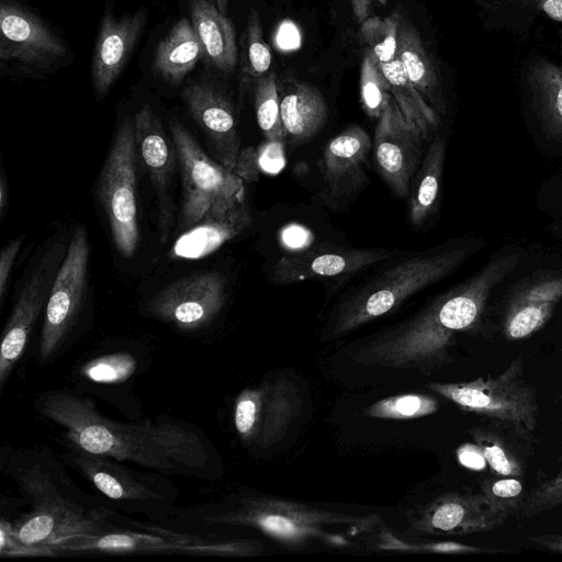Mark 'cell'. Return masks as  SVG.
Listing matches in <instances>:
<instances>
[{
    "label": "cell",
    "instance_id": "obj_1",
    "mask_svg": "<svg viewBox=\"0 0 562 562\" xmlns=\"http://www.w3.org/2000/svg\"><path fill=\"white\" fill-rule=\"evenodd\" d=\"M34 407L64 429L68 445L167 476L212 477L213 448L191 423L169 416L142 423L110 419L90 398L68 390L43 392Z\"/></svg>",
    "mask_w": 562,
    "mask_h": 562
},
{
    "label": "cell",
    "instance_id": "obj_2",
    "mask_svg": "<svg viewBox=\"0 0 562 562\" xmlns=\"http://www.w3.org/2000/svg\"><path fill=\"white\" fill-rule=\"evenodd\" d=\"M0 463L29 505V512L12 522L21 542L52 557L59 543L113 526L110 508L82 493L49 447H3Z\"/></svg>",
    "mask_w": 562,
    "mask_h": 562
},
{
    "label": "cell",
    "instance_id": "obj_3",
    "mask_svg": "<svg viewBox=\"0 0 562 562\" xmlns=\"http://www.w3.org/2000/svg\"><path fill=\"white\" fill-rule=\"evenodd\" d=\"M518 262V252L494 258L470 279L374 338L359 356L383 367L432 370L446 360L456 336L480 323L490 295Z\"/></svg>",
    "mask_w": 562,
    "mask_h": 562
},
{
    "label": "cell",
    "instance_id": "obj_4",
    "mask_svg": "<svg viewBox=\"0 0 562 562\" xmlns=\"http://www.w3.org/2000/svg\"><path fill=\"white\" fill-rule=\"evenodd\" d=\"M472 251L469 246H439L396 257L390 267L340 301L329 323L330 336L349 333L394 311L415 293L453 273Z\"/></svg>",
    "mask_w": 562,
    "mask_h": 562
},
{
    "label": "cell",
    "instance_id": "obj_5",
    "mask_svg": "<svg viewBox=\"0 0 562 562\" xmlns=\"http://www.w3.org/2000/svg\"><path fill=\"white\" fill-rule=\"evenodd\" d=\"M196 519L203 527L247 526L286 544L312 540L346 544L350 536L373 528L378 516H357L327 512L272 497L249 496L226 507L202 506Z\"/></svg>",
    "mask_w": 562,
    "mask_h": 562
},
{
    "label": "cell",
    "instance_id": "obj_6",
    "mask_svg": "<svg viewBox=\"0 0 562 562\" xmlns=\"http://www.w3.org/2000/svg\"><path fill=\"white\" fill-rule=\"evenodd\" d=\"M60 460L78 472L115 508L162 519L176 513L179 490L167 475L133 469L108 457L66 443Z\"/></svg>",
    "mask_w": 562,
    "mask_h": 562
},
{
    "label": "cell",
    "instance_id": "obj_7",
    "mask_svg": "<svg viewBox=\"0 0 562 562\" xmlns=\"http://www.w3.org/2000/svg\"><path fill=\"white\" fill-rule=\"evenodd\" d=\"M170 135L182 178L181 231L210 214L225 213L245 203L244 180L239 176L212 160L180 122H170Z\"/></svg>",
    "mask_w": 562,
    "mask_h": 562
},
{
    "label": "cell",
    "instance_id": "obj_8",
    "mask_svg": "<svg viewBox=\"0 0 562 562\" xmlns=\"http://www.w3.org/2000/svg\"><path fill=\"white\" fill-rule=\"evenodd\" d=\"M428 387L464 412L510 425L525 435L537 429V393L524 376L520 357L497 376H479L459 383H430Z\"/></svg>",
    "mask_w": 562,
    "mask_h": 562
},
{
    "label": "cell",
    "instance_id": "obj_9",
    "mask_svg": "<svg viewBox=\"0 0 562 562\" xmlns=\"http://www.w3.org/2000/svg\"><path fill=\"white\" fill-rule=\"evenodd\" d=\"M133 528L115 524L91 536L78 537L56 546L57 553H184L201 555H246L256 551L248 540L213 541L166 528L128 520Z\"/></svg>",
    "mask_w": 562,
    "mask_h": 562
},
{
    "label": "cell",
    "instance_id": "obj_10",
    "mask_svg": "<svg viewBox=\"0 0 562 562\" xmlns=\"http://www.w3.org/2000/svg\"><path fill=\"white\" fill-rule=\"evenodd\" d=\"M136 147L134 122L126 117L113 138L98 181V195L113 244L125 258L134 256L139 239Z\"/></svg>",
    "mask_w": 562,
    "mask_h": 562
},
{
    "label": "cell",
    "instance_id": "obj_11",
    "mask_svg": "<svg viewBox=\"0 0 562 562\" xmlns=\"http://www.w3.org/2000/svg\"><path fill=\"white\" fill-rule=\"evenodd\" d=\"M66 43L22 5L0 3V61L15 72L37 76L54 71L68 58Z\"/></svg>",
    "mask_w": 562,
    "mask_h": 562
},
{
    "label": "cell",
    "instance_id": "obj_12",
    "mask_svg": "<svg viewBox=\"0 0 562 562\" xmlns=\"http://www.w3.org/2000/svg\"><path fill=\"white\" fill-rule=\"evenodd\" d=\"M89 241L86 228L77 226L57 270L45 307L40 358L56 355L72 328L87 289Z\"/></svg>",
    "mask_w": 562,
    "mask_h": 562
},
{
    "label": "cell",
    "instance_id": "obj_13",
    "mask_svg": "<svg viewBox=\"0 0 562 562\" xmlns=\"http://www.w3.org/2000/svg\"><path fill=\"white\" fill-rule=\"evenodd\" d=\"M226 280L218 271L182 277L159 290L146 304L148 315L183 331L209 325L222 310Z\"/></svg>",
    "mask_w": 562,
    "mask_h": 562
},
{
    "label": "cell",
    "instance_id": "obj_14",
    "mask_svg": "<svg viewBox=\"0 0 562 562\" xmlns=\"http://www.w3.org/2000/svg\"><path fill=\"white\" fill-rule=\"evenodd\" d=\"M422 139L393 98L378 119L372 148L380 175L398 198L409 195L420 162Z\"/></svg>",
    "mask_w": 562,
    "mask_h": 562
},
{
    "label": "cell",
    "instance_id": "obj_15",
    "mask_svg": "<svg viewBox=\"0 0 562 562\" xmlns=\"http://www.w3.org/2000/svg\"><path fill=\"white\" fill-rule=\"evenodd\" d=\"M299 406L297 394L285 383L245 389L235 402L236 431L247 446L270 445L288 428Z\"/></svg>",
    "mask_w": 562,
    "mask_h": 562
},
{
    "label": "cell",
    "instance_id": "obj_16",
    "mask_svg": "<svg viewBox=\"0 0 562 562\" xmlns=\"http://www.w3.org/2000/svg\"><path fill=\"white\" fill-rule=\"evenodd\" d=\"M372 148L369 134L351 125L331 138L324 147L321 169L323 200L333 207L348 205L368 180L367 162Z\"/></svg>",
    "mask_w": 562,
    "mask_h": 562
},
{
    "label": "cell",
    "instance_id": "obj_17",
    "mask_svg": "<svg viewBox=\"0 0 562 562\" xmlns=\"http://www.w3.org/2000/svg\"><path fill=\"white\" fill-rule=\"evenodd\" d=\"M405 252L385 248H310L282 256L273 265L270 278L273 283L289 284L346 276L391 261Z\"/></svg>",
    "mask_w": 562,
    "mask_h": 562
},
{
    "label": "cell",
    "instance_id": "obj_18",
    "mask_svg": "<svg viewBox=\"0 0 562 562\" xmlns=\"http://www.w3.org/2000/svg\"><path fill=\"white\" fill-rule=\"evenodd\" d=\"M509 516L482 492L449 493L434 499L411 519L413 528L437 536L486 532L501 527Z\"/></svg>",
    "mask_w": 562,
    "mask_h": 562
},
{
    "label": "cell",
    "instance_id": "obj_19",
    "mask_svg": "<svg viewBox=\"0 0 562 562\" xmlns=\"http://www.w3.org/2000/svg\"><path fill=\"white\" fill-rule=\"evenodd\" d=\"M181 95L190 114L209 138L217 161L235 172L240 139L227 95L213 82L202 79L186 86Z\"/></svg>",
    "mask_w": 562,
    "mask_h": 562
},
{
    "label": "cell",
    "instance_id": "obj_20",
    "mask_svg": "<svg viewBox=\"0 0 562 562\" xmlns=\"http://www.w3.org/2000/svg\"><path fill=\"white\" fill-rule=\"evenodd\" d=\"M56 252H50L25 281L3 330L0 347V389L23 355L34 324L47 303L56 277Z\"/></svg>",
    "mask_w": 562,
    "mask_h": 562
},
{
    "label": "cell",
    "instance_id": "obj_21",
    "mask_svg": "<svg viewBox=\"0 0 562 562\" xmlns=\"http://www.w3.org/2000/svg\"><path fill=\"white\" fill-rule=\"evenodd\" d=\"M136 146L155 189L161 240L168 237L172 225L170 184L176 162V148L166 136L159 116L145 104L133 117Z\"/></svg>",
    "mask_w": 562,
    "mask_h": 562
},
{
    "label": "cell",
    "instance_id": "obj_22",
    "mask_svg": "<svg viewBox=\"0 0 562 562\" xmlns=\"http://www.w3.org/2000/svg\"><path fill=\"white\" fill-rule=\"evenodd\" d=\"M562 300V272L541 271L524 279L504 311L503 330L508 340H520L539 331Z\"/></svg>",
    "mask_w": 562,
    "mask_h": 562
},
{
    "label": "cell",
    "instance_id": "obj_23",
    "mask_svg": "<svg viewBox=\"0 0 562 562\" xmlns=\"http://www.w3.org/2000/svg\"><path fill=\"white\" fill-rule=\"evenodd\" d=\"M146 11L116 16L105 13L94 44L91 77L97 97L108 93L128 60L146 23Z\"/></svg>",
    "mask_w": 562,
    "mask_h": 562
},
{
    "label": "cell",
    "instance_id": "obj_24",
    "mask_svg": "<svg viewBox=\"0 0 562 562\" xmlns=\"http://www.w3.org/2000/svg\"><path fill=\"white\" fill-rule=\"evenodd\" d=\"M281 120L285 137L300 144L313 137L327 120L326 102L319 90L301 81L278 87Z\"/></svg>",
    "mask_w": 562,
    "mask_h": 562
},
{
    "label": "cell",
    "instance_id": "obj_25",
    "mask_svg": "<svg viewBox=\"0 0 562 562\" xmlns=\"http://www.w3.org/2000/svg\"><path fill=\"white\" fill-rule=\"evenodd\" d=\"M250 223L251 216L245 203L225 213L210 214L182 233L172 252L186 259L205 257L244 232Z\"/></svg>",
    "mask_w": 562,
    "mask_h": 562
},
{
    "label": "cell",
    "instance_id": "obj_26",
    "mask_svg": "<svg viewBox=\"0 0 562 562\" xmlns=\"http://www.w3.org/2000/svg\"><path fill=\"white\" fill-rule=\"evenodd\" d=\"M191 22L212 66L232 72L237 63V43L231 20L209 0H194Z\"/></svg>",
    "mask_w": 562,
    "mask_h": 562
},
{
    "label": "cell",
    "instance_id": "obj_27",
    "mask_svg": "<svg viewBox=\"0 0 562 562\" xmlns=\"http://www.w3.org/2000/svg\"><path fill=\"white\" fill-rule=\"evenodd\" d=\"M408 79L437 112L445 108L437 69L414 25L397 12V50Z\"/></svg>",
    "mask_w": 562,
    "mask_h": 562
},
{
    "label": "cell",
    "instance_id": "obj_28",
    "mask_svg": "<svg viewBox=\"0 0 562 562\" xmlns=\"http://www.w3.org/2000/svg\"><path fill=\"white\" fill-rule=\"evenodd\" d=\"M204 56L202 43L192 25L183 18L159 42L154 69L166 81L179 83Z\"/></svg>",
    "mask_w": 562,
    "mask_h": 562
},
{
    "label": "cell",
    "instance_id": "obj_29",
    "mask_svg": "<svg viewBox=\"0 0 562 562\" xmlns=\"http://www.w3.org/2000/svg\"><path fill=\"white\" fill-rule=\"evenodd\" d=\"M528 85L544 133L562 140V68L547 59H538L528 69Z\"/></svg>",
    "mask_w": 562,
    "mask_h": 562
},
{
    "label": "cell",
    "instance_id": "obj_30",
    "mask_svg": "<svg viewBox=\"0 0 562 562\" xmlns=\"http://www.w3.org/2000/svg\"><path fill=\"white\" fill-rule=\"evenodd\" d=\"M378 64L407 123L416 128L424 139L428 138L439 126L438 112L426 102L411 82L397 56L389 63Z\"/></svg>",
    "mask_w": 562,
    "mask_h": 562
},
{
    "label": "cell",
    "instance_id": "obj_31",
    "mask_svg": "<svg viewBox=\"0 0 562 562\" xmlns=\"http://www.w3.org/2000/svg\"><path fill=\"white\" fill-rule=\"evenodd\" d=\"M446 140L437 137L415 175L409 192L407 218L413 226H419L435 211L446 157Z\"/></svg>",
    "mask_w": 562,
    "mask_h": 562
},
{
    "label": "cell",
    "instance_id": "obj_32",
    "mask_svg": "<svg viewBox=\"0 0 562 562\" xmlns=\"http://www.w3.org/2000/svg\"><path fill=\"white\" fill-rule=\"evenodd\" d=\"M486 464L497 476L524 475L525 463L515 445L496 426L480 425L470 430Z\"/></svg>",
    "mask_w": 562,
    "mask_h": 562
},
{
    "label": "cell",
    "instance_id": "obj_33",
    "mask_svg": "<svg viewBox=\"0 0 562 562\" xmlns=\"http://www.w3.org/2000/svg\"><path fill=\"white\" fill-rule=\"evenodd\" d=\"M255 110L257 123L265 137L273 143H282L285 133L281 120L277 78L273 72L258 78L255 86Z\"/></svg>",
    "mask_w": 562,
    "mask_h": 562
},
{
    "label": "cell",
    "instance_id": "obj_34",
    "mask_svg": "<svg viewBox=\"0 0 562 562\" xmlns=\"http://www.w3.org/2000/svg\"><path fill=\"white\" fill-rule=\"evenodd\" d=\"M360 99L366 114L376 120L393 99L390 85L378 60L368 49H364L361 63Z\"/></svg>",
    "mask_w": 562,
    "mask_h": 562
},
{
    "label": "cell",
    "instance_id": "obj_35",
    "mask_svg": "<svg viewBox=\"0 0 562 562\" xmlns=\"http://www.w3.org/2000/svg\"><path fill=\"white\" fill-rule=\"evenodd\" d=\"M360 38L378 63L393 60L397 50V12L384 19L367 18L360 25Z\"/></svg>",
    "mask_w": 562,
    "mask_h": 562
},
{
    "label": "cell",
    "instance_id": "obj_36",
    "mask_svg": "<svg viewBox=\"0 0 562 562\" xmlns=\"http://www.w3.org/2000/svg\"><path fill=\"white\" fill-rule=\"evenodd\" d=\"M438 411L436 398L408 393L390 396L372 404L366 415L374 418L411 419L431 415Z\"/></svg>",
    "mask_w": 562,
    "mask_h": 562
},
{
    "label": "cell",
    "instance_id": "obj_37",
    "mask_svg": "<svg viewBox=\"0 0 562 562\" xmlns=\"http://www.w3.org/2000/svg\"><path fill=\"white\" fill-rule=\"evenodd\" d=\"M271 52L263 40L260 16L251 11L247 20L245 40V71L255 78H260L269 70Z\"/></svg>",
    "mask_w": 562,
    "mask_h": 562
},
{
    "label": "cell",
    "instance_id": "obj_38",
    "mask_svg": "<svg viewBox=\"0 0 562 562\" xmlns=\"http://www.w3.org/2000/svg\"><path fill=\"white\" fill-rule=\"evenodd\" d=\"M481 492L508 516L520 513L526 492L520 477L498 476L483 480Z\"/></svg>",
    "mask_w": 562,
    "mask_h": 562
},
{
    "label": "cell",
    "instance_id": "obj_39",
    "mask_svg": "<svg viewBox=\"0 0 562 562\" xmlns=\"http://www.w3.org/2000/svg\"><path fill=\"white\" fill-rule=\"evenodd\" d=\"M378 547L383 550L409 551V552H432L445 554H475V553H498V550L473 547L454 541H438L426 543H409L400 540L392 533L383 532Z\"/></svg>",
    "mask_w": 562,
    "mask_h": 562
},
{
    "label": "cell",
    "instance_id": "obj_40",
    "mask_svg": "<svg viewBox=\"0 0 562 562\" xmlns=\"http://www.w3.org/2000/svg\"><path fill=\"white\" fill-rule=\"evenodd\" d=\"M560 505H562V467L554 476L542 481L526 493L520 514L529 518Z\"/></svg>",
    "mask_w": 562,
    "mask_h": 562
},
{
    "label": "cell",
    "instance_id": "obj_41",
    "mask_svg": "<svg viewBox=\"0 0 562 562\" xmlns=\"http://www.w3.org/2000/svg\"><path fill=\"white\" fill-rule=\"evenodd\" d=\"M134 368V359L130 355L114 353L87 363L83 373L95 382H117L128 378Z\"/></svg>",
    "mask_w": 562,
    "mask_h": 562
},
{
    "label": "cell",
    "instance_id": "obj_42",
    "mask_svg": "<svg viewBox=\"0 0 562 562\" xmlns=\"http://www.w3.org/2000/svg\"><path fill=\"white\" fill-rule=\"evenodd\" d=\"M0 553L1 557H47L37 548L21 542L14 535L12 522L2 518L0 524Z\"/></svg>",
    "mask_w": 562,
    "mask_h": 562
},
{
    "label": "cell",
    "instance_id": "obj_43",
    "mask_svg": "<svg viewBox=\"0 0 562 562\" xmlns=\"http://www.w3.org/2000/svg\"><path fill=\"white\" fill-rule=\"evenodd\" d=\"M22 238H18L8 244L0 254V302L3 301L9 276L11 273L14 260L19 254Z\"/></svg>",
    "mask_w": 562,
    "mask_h": 562
},
{
    "label": "cell",
    "instance_id": "obj_44",
    "mask_svg": "<svg viewBox=\"0 0 562 562\" xmlns=\"http://www.w3.org/2000/svg\"><path fill=\"white\" fill-rule=\"evenodd\" d=\"M457 456L462 465L472 470H481L486 464L481 450L475 443H465L459 447Z\"/></svg>",
    "mask_w": 562,
    "mask_h": 562
},
{
    "label": "cell",
    "instance_id": "obj_45",
    "mask_svg": "<svg viewBox=\"0 0 562 562\" xmlns=\"http://www.w3.org/2000/svg\"><path fill=\"white\" fill-rule=\"evenodd\" d=\"M524 3L537 9L550 19L562 22V0H520Z\"/></svg>",
    "mask_w": 562,
    "mask_h": 562
},
{
    "label": "cell",
    "instance_id": "obj_46",
    "mask_svg": "<svg viewBox=\"0 0 562 562\" xmlns=\"http://www.w3.org/2000/svg\"><path fill=\"white\" fill-rule=\"evenodd\" d=\"M528 540L537 546L546 548L549 551L562 553L561 533L531 536Z\"/></svg>",
    "mask_w": 562,
    "mask_h": 562
},
{
    "label": "cell",
    "instance_id": "obj_47",
    "mask_svg": "<svg viewBox=\"0 0 562 562\" xmlns=\"http://www.w3.org/2000/svg\"><path fill=\"white\" fill-rule=\"evenodd\" d=\"M373 0H350L353 15L360 23L370 16Z\"/></svg>",
    "mask_w": 562,
    "mask_h": 562
},
{
    "label": "cell",
    "instance_id": "obj_48",
    "mask_svg": "<svg viewBox=\"0 0 562 562\" xmlns=\"http://www.w3.org/2000/svg\"><path fill=\"white\" fill-rule=\"evenodd\" d=\"M8 191H7V183H5V180L3 178H1L0 180V214L1 216L4 215V210H5V206H7V202H8Z\"/></svg>",
    "mask_w": 562,
    "mask_h": 562
},
{
    "label": "cell",
    "instance_id": "obj_49",
    "mask_svg": "<svg viewBox=\"0 0 562 562\" xmlns=\"http://www.w3.org/2000/svg\"><path fill=\"white\" fill-rule=\"evenodd\" d=\"M212 2L223 14L226 15L228 9V0H209Z\"/></svg>",
    "mask_w": 562,
    "mask_h": 562
}]
</instances>
